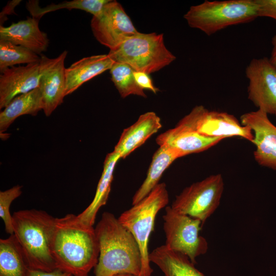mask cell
<instances>
[{
    "instance_id": "ba28073f",
    "label": "cell",
    "mask_w": 276,
    "mask_h": 276,
    "mask_svg": "<svg viewBox=\"0 0 276 276\" xmlns=\"http://www.w3.org/2000/svg\"><path fill=\"white\" fill-rule=\"evenodd\" d=\"M224 190L221 174L211 175L186 187L175 197L171 207L199 220L203 225L218 207Z\"/></svg>"
},
{
    "instance_id": "83f0119b",
    "label": "cell",
    "mask_w": 276,
    "mask_h": 276,
    "mask_svg": "<svg viewBox=\"0 0 276 276\" xmlns=\"http://www.w3.org/2000/svg\"><path fill=\"white\" fill-rule=\"evenodd\" d=\"M259 17H268L276 20V0H255Z\"/></svg>"
},
{
    "instance_id": "7402d4cb",
    "label": "cell",
    "mask_w": 276,
    "mask_h": 276,
    "mask_svg": "<svg viewBox=\"0 0 276 276\" xmlns=\"http://www.w3.org/2000/svg\"><path fill=\"white\" fill-rule=\"evenodd\" d=\"M178 158H180L179 155L173 150L165 146L159 147L153 155L145 180L132 197V205L142 200L151 192L159 183L165 171Z\"/></svg>"
},
{
    "instance_id": "4fadbf2b",
    "label": "cell",
    "mask_w": 276,
    "mask_h": 276,
    "mask_svg": "<svg viewBox=\"0 0 276 276\" xmlns=\"http://www.w3.org/2000/svg\"><path fill=\"white\" fill-rule=\"evenodd\" d=\"M67 54L63 51L55 58L42 55L39 61V88L43 103V110L50 116L63 102L65 90V59Z\"/></svg>"
},
{
    "instance_id": "9a60e30c",
    "label": "cell",
    "mask_w": 276,
    "mask_h": 276,
    "mask_svg": "<svg viewBox=\"0 0 276 276\" xmlns=\"http://www.w3.org/2000/svg\"><path fill=\"white\" fill-rule=\"evenodd\" d=\"M223 139L201 135L186 127L176 125L159 134L156 139L159 146L167 147L176 152L180 157L205 151Z\"/></svg>"
},
{
    "instance_id": "cb8c5ba5",
    "label": "cell",
    "mask_w": 276,
    "mask_h": 276,
    "mask_svg": "<svg viewBox=\"0 0 276 276\" xmlns=\"http://www.w3.org/2000/svg\"><path fill=\"white\" fill-rule=\"evenodd\" d=\"M110 0H74L63 2L58 4H52L41 8L37 1H29L26 4V8L32 17L40 19L47 13L61 9H79L90 13L93 16L99 15L104 6Z\"/></svg>"
},
{
    "instance_id": "f1b7e54d",
    "label": "cell",
    "mask_w": 276,
    "mask_h": 276,
    "mask_svg": "<svg viewBox=\"0 0 276 276\" xmlns=\"http://www.w3.org/2000/svg\"><path fill=\"white\" fill-rule=\"evenodd\" d=\"M133 75L137 84L143 90L144 89L150 90L154 94L159 90L158 88L154 85L148 74L143 72L134 71Z\"/></svg>"
},
{
    "instance_id": "ac0fdd59",
    "label": "cell",
    "mask_w": 276,
    "mask_h": 276,
    "mask_svg": "<svg viewBox=\"0 0 276 276\" xmlns=\"http://www.w3.org/2000/svg\"><path fill=\"white\" fill-rule=\"evenodd\" d=\"M114 61L107 54L83 58L65 69V96L94 77L110 70Z\"/></svg>"
},
{
    "instance_id": "4dcf8cb0",
    "label": "cell",
    "mask_w": 276,
    "mask_h": 276,
    "mask_svg": "<svg viewBox=\"0 0 276 276\" xmlns=\"http://www.w3.org/2000/svg\"><path fill=\"white\" fill-rule=\"evenodd\" d=\"M21 1H12L10 2L1 13V22L5 17L6 15H9L11 13H14V9Z\"/></svg>"
},
{
    "instance_id": "9c48e42d",
    "label": "cell",
    "mask_w": 276,
    "mask_h": 276,
    "mask_svg": "<svg viewBox=\"0 0 276 276\" xmlns=\"http://www.w3.org/2000/svg\"><path fill=\"white\" fill-rule=\"evenodd\" d=\"M176 125L208 137L224 139L238 136L251 142L254 138L250 127L242 125L233 115L210 111L202 105L194 107Z\"/></svg>"
},
{
    "instance_id": "5b68a950",
    "label": "cell",
    "mask_w": 276,
    "mask_h": 276,
    "mask_svg": "<svg viewBox=\"0 0 276 276\" xmlns=\"http://www.w3.org/2000/svg\"><path fill=\"white\" fill-rule=\"evenodd\" d=\"M169 202V194L165 183H159L142 200L122 213L119 221L133 235L141 253L142 269L140 276H151L148 242L154 231L155 220L158 212Z\"/></svg>"
},
{
    "instance_id": "1f68e13d",
    "label": "cell",
    "mask_w": 276,
    "mask_h": 276,
    "mask_svg": "<svg viewBox=\"0 0 276 276\" xmlns=\"http://www.w3.org/2000/svg\"><path fill=\"white\" fill-rule=\"evenodd\" d=\"M271 44L272 49L269 59L271 63L276 67V34L272 38Z\"/></svg>"
},
{
    "instance_id": "6da1fadb",
    "label": "cell",
    "mask_w": 276,
    "mask_h": 276,
    "mask_svg": "<svg viewBox=\"0 0 276 276\" xmlns=\"http://www.w3.org/2000/svg\"><path fill=\"white\" fill-rule=\"evenodd\" d=\"M52 252L57 268L73 276L88 275L99 256L95 228L78 215L69 214L56 218Z\"/></svg>"
},
{
    "instance_id": "44dd1931",
    "label": "cell",
    "mask_w": 276,
    "mask_h": 276,
    "mask_svg": "<svg viewBox=\"0 0 276 276\" xmlns=\"http://www.w3.org/2000/svg\"><path fill=\"white\" fill-rule=\"evenodd\" d=\"M42 109V98L39 87L16 96L0 113L1 133L6 131L18 117L25 114L36 116Z\"/></svg>"
},
{
    "instance_id": "7a4b0ae2",
    "label": "cell",
    "mask_w": 276,
    "mask_h": 276,
    "mask_svg": "<svg viewBox=\"0 0 276 276\" xmlns=\"http://www.w3.org/2000/svg\"><path fill=\"white\" fill-rule=\"evenodd\" d=\"M99 245L95 276H114L128 273L141 274L142 256L133 235L114 215L105 212L95 228Z\"/></svg>"
},
{
    "instance_id": "30bf717a",
    "label": "cell",
    "mask_w": 276,
    "mask_h": 276,
    "mask_svg": "<svg viewBox=\"0 0 276 276\" xmlns=\"http://www.w3.org/2000/svg\"><path fill=\"white\" fill-rule=\"evenodd\" d=\"M90 26L96 39L110 50L140 33L122 5L116 1H109L99 15L93 16Z\"/></svg>"
},
{
    "instance_id": "d6986e66",
    "label": "cell",
    "mask_w": 276,
    "mask_h": 276,
    "mask_svg": "<svg viewBox=\"0 0 276 276\" xmlns=\"http://www.w3.org/2000/svg\"><path fill=\"white\" fill-rule=\"evenodd\" d=\"M149 258L165 276H205L187 256L169 249L165 244L154 249Z\"/></svg>"
},
{
    "instance_id": "3957f363",
    "label": "cell",
    "mask_w": 276,
    "mask_h": 276,
    "mask_svg": "<svg viewBox=\"0 0 276 276\" xmlns=\"http://www.w3.org/2000/svg\"><path fill=\"white\" fill-rule=\"evenodd\" d=\"M56 219L34 209L13 214V234L30 269L51 271L57 268L52 252Z\"/></svg>"
},
{
    "instance_id": "8992f818",
    "label": "cell",
    "mask_w": 276,
    "mask_h": 276,
    "mask_svg": "<svg viewBox=\"0 0 276 276\" xmlns=\"http://www.w3.org/2000/svg\"><path fill=\"white\" fill-rule=\"evenodd\" d=\"M108 55L114 61L126 63L134 71L148 74L157 72L176 59L166 47L163 34L139 33Z\"/></svg>"
},
{
    "instance_id": "4316f807",
    "label": "cell",
    "mask_w": 276,
    "mask_h": 276,
    "mask_svg": "<svg viewBox=\"0 0 276 276\" xmlns=\"http://www.w3.org/2000/svg\"><path fill=\"white\" fill-rule=\"evenodd\" d=\"M21 187L18 185L0 192V217L4 222L7 233L13 234L12 216L10 207L12 201L21 194Z\"/></svg>"
},
{
    "instance_id": "836d02e7",
    "label": "cell",
    "mask_w": 276,
    "mask_h": 276,
    "mask_svg": "<svg viewBox=\"0 0 276 276\" xmlns=\"http://www.w3.org/2000/svg\"><path fill=\"white\" fill-rule=\"evenodd\" d=\"M84 276H88V275H84Z\"/></svg>"
},
{
    "instance_id": "8fae6325",
    "label": "cell",
    "mask_w": 276,
    "mask_h": 276,
    "mask_svg": "<svg viewBox=\"0 0 276 276\" xmlns=\"http://www.w3.org/2000/svg\"><path fill=\"white\" fill-rule=\"evenodd\" d=\"M248 99L268 114L276 116V67L267 57L252 59L245 69Z\"/></svg>"
},
{
    "instance_id": "e0dca14e",
    "label": "cell",
    "mask_w": 276,
    "mask_h": 276,
    "mask_svg": "<svg viewBox=\"0 0 276 276\" xmlns=\"http://www.w3.org/2000/svg\"><path fill=\"white\" fill-rule=\"evenodd\" d=\"M162 127L160 119L152 111L141 115L132 125L124 129L114 151L125 158L142 145Z\"/></svg>"
},
{
    "instance_id": "7c38bea8",
    "label": "cell",
    "mask_w": 276,
    "mask_h": 276,
    "mask_svg": "<svg viewBox=\"0 0 276 276\" xmlns=\"http://www.w3.org/2000/svg\"><path fill=\"white\" fill-rule=\"evenodd\" d=\"M262 109L250 111L240 117V123L251 129L255 145V160L260 166L276 170V126Z\"/></svg>"
},
{
    "instance_id": "d4e9b609",
    "label": "cell",
    "mask_w": 276,
    "mask_h": 276,
    "mask_svg": "<svg viewBox=\"0 0 276 276\" xmlns=\"http://www.w3.org/2000/svg\"><path fill=\"white\" fill-rule=\"evenodd\" d=\"M111 80L122 98L134 95L146 98L144 90L137 84L134 70L126 63L117 62L109 70Z\"/></svg>"
},
{
    "instance_id": "2e32d148",
    "label": "cell",
    "mask_w": 276,
    "mask_h": 276,
    "mask_svg": "<svg viewBox=\"0 0 276 276\" xmlns=\"http://www.w3.org/2000/svg\"><path fill=\"white\" fill-rule=\"evenodd\" d=\"M39 19L28 17L12 23L8 27H0V40L23 47L37 54L47 50L49 40L47 34L39 28Z\"/></svg>"
},
{
    "instance_id": "5bb4252c",
    "label": "cell",
    "mask_w": 276,
    "mask_h": 276,
    "mask_svg": "<svg viewBox=\"0 0 276 276\" xmlns=\"http://www.w3.org/2000/svg\"><path fill=\"white\" fill-rule=\"evenodd\" d=\"M0 76V109L4 108L15 97L39 86V62L25 66L8 67Z\"/></svg>"
},
{
    "instance_id": "277c9868",
    "label": "cell",
    "mask_w": 276,
    "mask_h": 276,
    "mask_svg": "<svg viewBox=\"0 0 276 276\" xmlns=\"http://www.w3.org/2000/svg\"><path fill=\"white\" fill-rule=\"evenodd\" d=\"M189 26L207 35L228 27L249 22L257 17L255 0L205 1L191 6L183 16Z\"/></svg>"
},
{
    "instance_id": "d6a6232c",
    "label": "cell",
    "mask_w": 276,
    "mask_h": 276,
    "mask_svg": "<svg viewBox=\"0 0 276 276\" xmlns=\"http://www.w3.org/2000/svg\"><path fill=\"white\" fill-rule=\"evenodd\" d=\"M114 276H137L131 274H128V273H122V274H118L117 275H115Z\"/></svg>"
},
{
    "instance_id": "603a6c76",
    "label": "cell",
    "mask_w": 276,
    "mask_h": 276,
    "mask_svg": "<svg viewBox=\"0 0 276 276\" xmlns=\"http://www.w3.org/2000/svg\"><path fill=\"white\" fill-rule=\"evenodd\" d=\"M29 267L14 234L0 240V276H27Z\"/></svg>"
},
{
    "instance_id": "52a82bcc",
    "label": "cell",
    "mask_w": 276,
    "mask_h": 276,
    "mask_svg": "<svg viewBox=\"0 0 276 276\" xmlns=\"http://www.w3.org/2000/svg\"><path fill=\"white\" fill-rule=\"evenodd\" d=\"M165 245L187 256L195 264L196 258L208 250L206 240L200 235L203 224L198 219L181 214L171 206L165 208L163 217Z\"/></svg>"
},
{
    "instance_id": "484cf974",
    "label": "cell",
    "mask_w": 276,
    "mask_h": 276,
    "mask_svg": "<svg viewBox=\"0 0 276 276\" xmlns=\"http://www.w3.org/2000/svg\"><path fill=\"white\" fill-rule=\"evenodd\" d=\"M40 57L23 47L0 40V71L20 64L39 62Z\"/></svg>"
},
{
    "instance_id": "ffe728a7",
    "label": "cell",
    "mask_w": 276,
    "mask_h": 276,
    "mask_svg": "<svg viewBox=\"0 0 276 276\" xmlns=\"http://www.w3.org/2000/svg\"><path fill=\"white\" fill-rule=\"evenodd\" d=\"M120 158V155L114 151L106 155L94 198L89 205L78 215L80 220L89 225H94L99 209L106 203L113 178L114 168Z\"/></svg>"
},
{
    "instance_id": "f546056e",
    "label": "cell",
    "mask_w": 276,
    "mask_h": 276,
    "mask_svg": "<svg viewBox=\"0 0 276 276\" xmlns=\"http://www.w3.org/2000/svg\"><path fill=\"white\" fill-rule=\"evenodd\" d=\"M27 276H73L72 274L59 268L51 271L29 269Z\"/></svg>"
}]
</instances>
